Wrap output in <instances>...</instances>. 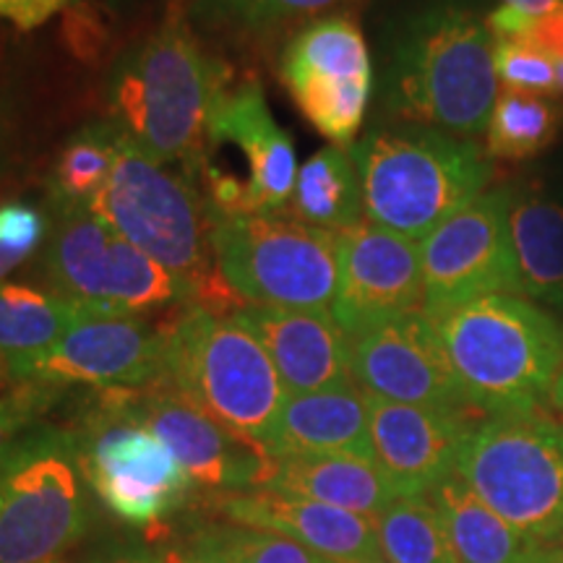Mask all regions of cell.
I'll return each instance as SVG.
<instances>
[{
    "instance_id": "obj_31",
    "label": "cell",
    "mask_w": 563,
    "mask_h": 563,
    "mask_svg": "<svg viewBox=\"0 0 563 563\" xmlns=\"http://www.w3.org/2000/svg\"><path fill=\"white\" fill-rule=\"evenodd\" d=\"M493 40H514L548 55L553 63H563V3L543 13H522L496 5L485 16Z\"/></svg>"
},
{
    "instance_id": "obj_35",
    "label": "cell",
    "mask_w": 563,
    "mask_h": 563,
    "mask_svg": "<svg viewBox=\"0 0 563 563\" xmlns=\"http://www.w3.org/2000/svg\"><path fill=\"white\" fill-rule=\"evenodd\" d=\"M47 220L30 201L0 203V282L40 249Z\"/></svg>"
},
{
    "instance_id": "obj_25",
    "label": "cell",
    "mask_w": 563,
    "mask_h": 563,
    "mask_svg": "<svg viewBox=\"0 0 563 563\" xmlns=\"http://www.w3.org/2000/svg\"><path fill=\"white\" fill-rule=\"evenodd\" d=\"M509 232L517 292L563 308V203L545 194H514Z\"/></svg>"
},
{
    "instance_id": "obj_37",
    "label": "cell",
    "mask_w": 563,
    "mask_h": 563,
    "mask_svg": "<svg viewBox=\"0 0 563 563\" xmlns=\"http://www.w3.org/2000/svg\"><path fill=\"white\" fill-rule=\"evenodd\" d=\"M70 0H0V19L21 32L45 26L58 13L68 11Z\"/></svg>"
},
{
    "instance_id": "obj_6",
    "label": "cell",
    "mask_w": 563,
    "mask_h": 563,
    "mask_svg": "<svg viewBox=\"0 0 563 563\" xmlns=\"http://www.w3.org/2000/svg\"><path fill=\"white\" fill-rule=\"evenodd\" d=\"M165 384L264 446L290 397L262 342L232 313L201 306H186L170 321Z\"/></svg>"
},
{
    "instance_id": "obj_7",
    "label": "cell",
    "mask_w": 563,
    "mask_h": 563,
    "mask_svg": "<svg viewBox=\"0 0 563 563\" xmlns=\"http://www.w3.org/2000/svg\"><path fill=\"white\" fill-rule=\"evenodd\" d=\"M456 475L498 517L538 543L563 540V422L551 415H490L464 443Z\"/></svg>"
},
{
    "instance_id": "obj_46",
    "label": "cell",
    "mask_w": 563,
    "mask_h": 563,
    "mask_svg": "<svg viewBox=\"0 0 563 563\" xmlns=\"http://www.w3.org/2000/svg\"><path fill=\"white\" fill-rule=\"evenodd\" d=\"M178 3H180V0H175V3H173V5H175V11H173V13H178Z\"/></svg>"
},
{
    "instance_id": "obj_43",
    "label": "cell",
    "mask_w": 563,
    "mask_h": 563,
    "mask_svg": "<svg viewBox=\"0 0 563 563\" xmlns=\"http://www.w3.org/2000/svg\"><path fill=\"white\" fill-rule=\"evenodd\" d=\"M11 382H13V378H11V373H9V365H5L3 357H0V391H3Z\"/></svg>"
},
{
    "instance_id": "obj_24",
    "label": "cell",
    "mask_w": 563,
    "mask_h": 563,
    "mask_svg": "<svg viewBox=\"0 0 563 563\" xmlns=\"http://www.w3.org/2000/svg\"><path fill=\"white\" fill-rule=\"evenodd\" d=\"M460 563H563L559 548L527 538L452 475L431 493Z\"/></svg>"
},
{
    "instance_id": "obj_38",
    "label": "cell",
    "mask_w": 563,
    "mask_h": 563,
    "mask_svg": "<svg viewBox=\"0 0 563 563\" xmlns=\"http://www.w3.org/2000/svg\"><path fill=\"white\" fill-rule=\"evenodd\" d=\"M131 0H70L68 11L74 13V26H84L81 37L76 40L81 45L84 40H89L91 45H97V30H100L102 19L115 16L118 11H123Z\"/></svg>"
},
{
    "instance_id": "obj_11",
    "label": "cell",
    "mask_w": 563,
    "mask_h": 563,
    "mask_svg": "<svg viewBox=\"0 0 563 563\" xmlns=\"http://www.w3.org/2000/svg\"><path fill=\"white\" fill-rule=\"evenodd\" d=\"M55 217L42 269L63 298L95 313L139 319L194 306L186 282L118 235L91 209H55Z\"/></svg>"
},
{
    "instance_id": "obj_21",
    "label": "cell",
    "mask_w": 563,
    "mask_h": 563,
    "mask_svg": "<svg viewBox=\"0 0 563 563\" xmlns=\"http://www.w3.org/2000/svg\"><path fill=\"white\" fill-rule=\"evenodd\" d=\"M238 321L262 342L287 394L352 386V340L329 311L243 306Z\"/></svg>"
},
{
    "instance_id": "obj_5",
    "label": "cell",
    "mask_w": 563,
    "mask_h": 563,
    "mask_svg": "<svg viewBox=\"0 0 563 563\" xmlns=\"http://www.w3.org/2000/svg\"><path fill=\"white\" fill-rule=\"evenodd\" d=\"M350 150L365 220L412 241L485 194L493 175L485 146L433 129L376 131Z\"/></svg>"
},
{
    "instance_id": "obj_40",
    "label": "cell",
    "mask_w": 563,
    "mask_h": 563,
    "mask_svg": "<svg viewBox=\"0 0 563 563\" xmlns=\"http://www.w3.org/2000/svg\"><path fill=\"white\" fill-rule=\"evenodd\" d=\"M559 3H563V0H498V5H506V9L522 13H543Z\"/></svg>"
},
{
    "instance_id": "obj_1",
    "label": "cell",
    "mask_w": 563,
    "mask_h": 563,
    "mask_svg": "<svg viewBox=\"0 0 563 563\" xmlns=\"http://www.w3.org/2000/svg\"><path fill=\"white\" fill-rule=\"evenodd\" d=\"M473 410L538 412L563 376V329L522 295L426 311Z\"/></svg>"
},
{
    "instance_id": "obj_2",
    "label": "cell",
    "mask_w": 563,
    "mask_h": 563,
    "mask_svg": "<svg viewBox=\"0 0 563 563\" xmlns=\"http://www.w3.org/2000/svg\"><path fill=\"white\" fill-rule=\"evenodd\" d=\"M228 68L196 42L186 16L170 13L152 37L118 58L108 84L110 123L165 165L191 170Z\"/></svg>"
},
{
    "instance_id": "obj_17",
    "label": "cell",
    "mask_w": 563,
    "mask_h": 563,
    "mask_svg": "<svg viewBox=\"0 0 563 563\" xmlns=\"http://www.w3.org/2000/svg\"><path fill=\"white\" fill-rule=\"evenodd\" d=\"M336 262L340 279L332 316L350 340L399 316L422 311L420 241L363 220L336 232Z\"/></svg>"
},
{
    "instance_id": "obj_3",
    "label": "cell",
    "mask_w": 563,
    "mask_h": 563,
    "mask_svg": "<svg viewBox=\"0 0 563 563\" xmlns=\"http://www.w3.org/2000/svg\"><path fill=\"white\" fill-rule=\"evenodd\" d=\"M89 209L186 282L194 306L217 313L230 306L232 311L243 308L217 269L209 201L188 170L154 159L121 133L110 178Z\"/></svg>"
},
{
    "instance_id": "obj_9",
    "label": "cell",
    "mask_w": 563,
    "mask_h": 563,
    "mask_svg": "<svg viewBox=\"0 0 563 563\" xmlns=\"http://www.w3.org/2000/svg\"><path fill=\"white\" fill-rule=\"evenodd\" d=\"M188 173L207 196L211 214H279L287 207L298 157L256 81L222 89Z\"/></svg>"
},
{
    "instance_id": "obj_14",
    "label": "cell",
    "mask_w": 563,
    "mask_h": 563,
    "mask_svg": "<svg viewBox=\"0 0 563 563\" xmlns=\"http://www.w3.org/2000/svg\"><path fill=\"white\" fill-rule=\"evenodd\" d=\"M170 323L139 316L84 313L58 342L37 355L5 361L13 382L95 389H141L165 382Z\"/></svg>"
},
{
    "instance_id": "obj_36",
    "label": "cell",
    "mask_w": 563,
    "mask_h": 563,
    "mask_svg": "<svg viewBox=\"0 0 563 563\" xmlns=\"http://www.w3.org/2000/svg\"><path fill=\"white\" fill-rule=\"evenodd\" d=\"M162 540V563H235L217 538L214 525L194 527L188 532L165 530L157 534Z\"/></svg>"
},
{
    "instance_id": "obj_45",
    "label": "cell",
    "mask_w": 563,
    "mask_h": 563,
    "mask_svg": "<svg viewBox=\"0 0 563 563\" xmlns=\"http://www.w3.org/2000/svg\"><path fill=\"white\" fill-rule=\"evenodd\" d=\"M559 553H561V561H563V540L559 543Z\"/></svg>"
},
{
    "instance_id": "obj_19",
    "label": "cell",
    "mask_w": 563,
    "mask_h": 563,
    "mask_svg": "<svg viewBox=\"0 0 563 563\" xmlns=\"http://www.w3.org/2000/svg\"><path fill=\"white\" fill-rule=\"evenodd\" d=\"M373 462L399 498L431 496L456 475L462 449L477 422L470 412L399 405L368 394Z\"/></svg>"
},
{
    "instance_id": "obj_30",
    "label": "cell",
    "mask_w": 563,
    "mask_h": 563,
    "mask_svg": "<svg viewBox=\"0 0 563 563\" xmlns=\"http://www.w3.org/2000/svg\"><path fill=\"white\" fill-rule=\"evenodd\" d=\"M373 525L386 563H460L431 496L397 498Z\"/></svg>"
},
{
    "instance_id": "obj_39",
    "label": "cell",
    "mask_w": 563,
    "mask_h": 563,
    "mask_svg": "<svg viewBox=\"0 0 563 563\" xmlns=\"http://www.w3.org/2000/svg\"><path fill=\"white\" fill-rule=\"evenodd\" d=\"M95 563H162L157 551H150V548L141 545H118L100 555Z\"/></svg>"
},
{
    "instance_id": "obj_26",
    "label": "cell",
    "mask_w": 563,
    "mask_h": 563,
    "mask_svg": "<svg viewBox=\"0 0 563 563\" xmlns=\"http://www.w3.org/2000/svg\"><path fill=\"white\" fill-rule=\"evenodd\" d=\"M279 214L327 232L361 224L365 220L363 183L352 150L332 144L302 162L290 201Z\"/></svg>"
},
{
    "instance_id": "obj_33",
    "label": "cell",
    "mask_w": 563,
    "mask_h": 563,
    "mask_svg": "<svg viewBox=\"0 0 563 563\" xmlns=\"http://www.w3.org/2000/svg\"><path fill=\"white\" fill-rule=\"evenodd\" d=\"M63 391L66 389L34 382H11L0 391V456L37 426L42 415L53 410Z\"/></svg>"
},
{
    "instance_id": "obj_28",
    "label": "cell",
    "mask_w": 563,
    "mask_h": 563,
    "mask_svg": "<svg viewBox=\"0 0 563 563\" xmlns=\"http://www.w3.org/2000/svg\"><path fill=\"white\" fill-rule=\"evenodd\" d=\"M87 308L55 290L0 282V357L37 355L66 334Z\"/></svg>"
},
{
    "instance_id": "obj_42",
    "label": "cell",
    "mask_w": 563,
    "mask_h": 563,
    "mask_svg": "<svg viewBox=\"0 0 563 563\" xmlns=\"http://www.w3.org/2000/svg\"><path fill=\"white\" fill-rule=\"evenodd\" d=\"M551 407H555V410H559V415H561V422H563V376L559 378V384H555V389H553Z\"/></svg>"
},
{
    "instance_id": "obj_18",
    "label": "cell",
    "mask_w": 563,
    "mask_h": 563,
    "mask_svg": "<svg viewBox=\"0 0 563 563\" xmlns=\"http://www.w3.org/2000/svg\"><path fill=\"white\" fill-rule=\"evenodd\" d=\"M352 382L389 402L473 410L426 311L399 316L352 336Z\"/></svg>"
},
{
    "instance_id": "obj_15",
    "label": "cell",
    "mask_w": 563,
    "mask_h": 563,
    "mask_svg": "<svg viewBox=\"0 0 563 563\" xmlns=\"http://www.w3.org/2000/svg\"><path fill=\"white\" fill-rule=\"evenodd\" d=\"M509 209V188L485 191L422 238V311H443L485 295H519Z\"/></svg>"
},
{
    "instance_id": "obj_23",
    "label": "cell",
    "mask_w": 563,
    "mask_h": 563,
    "mask_svg": "<svg viewBox=\"0 0 563 563\" xmlns=\"http://www.w3.org/2000/svg\"><path fill=\"white\" fill-rule=\"evenodd\" d=\"M262 488L368 519H376L399 498L382 467L361 456H274V470Z\"/></svg>"
},
{
    "instance_id": "obj_29",
    "label": "cell",
    "mask_w": 563,
    "mask_h": 563,
    "mask_svg": "<svg viewBox=\"0 0 563 563\" xmlns=\"http://www.w3.org/2000/svg\"><path fill=\"white\" fill-rule=\"evenodd\" d=\"M118 136L121 131L110 121H102L84 125L66 141L51 175L53 209H89L115 165Z\"/></svg>"
},
{
    "instance_id": "obj_16",
    "label": "cell",
    "mask_w": 563,
    "mask_h": 563,
    "mask_svg": "<svg viewBox=\"0 0 563 563\" xmlns=\"http://www.w3.org/2000/svg\"><path fill=\"white\" fill-rule=\"evenodd\" d=\"M123 412L144 422L170 446L194 485L203 493L262 488L274 470V456L264 443L230 431L209 418L170 384L141 389H104Z\"/></svg>"
},
{
    "instance_id": "obj_4",
    "label": "cell",
    "mask_w": 563,
    "mask_h": 563,
    "mask_svg": "<svg viewBox=\"0 0 563 563\" xmlns=\"http://www.w3.org/2000/svg\"><path fill=\"white\" fill-rule=\"evenodd\" d=\"M498 91L485 19L441 3L402 26L386 74V100L399 118L470 139L488 129Z\"/></svg>"
},
{
    "instance_id": "obj_22",
    "label": "cell",
    "mask_w": 563,
    "mask_h": 563,
    "mask_svg": "<svg viewBox=\"0 0 563 563\" xmlns=\"http://www.w3.org/2000/svg\"><path fill=\"white\" fill-rule=\"evenodd\" d=\"M272 456H361L373 460L368 394L342 389L290 394L274 428Z\"/></svg>"
},
{
    "instance_id": "obj_13",
    "label": "cell",
    "mask_w": 563,
    "mask_h": 563,
    "mask_svg": "<svg viewBox=\"0 0 563 563\" xmlns=\"http://www.w3.org/2000/svg\"><path fill=\"white\" fill-rule=\"evenodd\" d=\"M279 79L323 139L336 146L357 139L371 102L373 63L355 19L329 13L308 21L282 51Z\"/></svg>"
},
{
    "instance_id": "obj_8",
    "label": "cell",
    "mask_w": 563,
    "mask_h": 563,
    "mask_svg": "<svg viewBox=\"0 0 563 563\" xmlns=\"http://www.w3.org/2000/svg\"><path fill=\"white\" fill-rule=\"evenodd\" d=\"M211 253L243 306L332 313L336 232L282 214H211Z\"/></svg>"
},
{
    "instance_id": "obj_27",
    "label": "cell",
    "mask_w": 563,
    "mask_h": 563,
    "mask_svg": "<svg viewBox=\"0 0 563 563\" xmlns=\"http://www.w3.org/2000/svg\"><path fill=\"white\" fill-rule=\"evenodd\" d=\"M563 129L559 95L501 87L485 129V154L490 159L525 162L555 144Z\"/></svg>"
},
{
    "instance_id": "obj_34",
    "label": "cell",
    "mask_w": 563,
    "mask_h": 563,
    "mask_svg": "<svg viewBox=\"0 0 563 563\" xmlns=\"http://www.w3.org/2000/svg\"><path fill=\"white\" fill-rule=\"evenodd\" d=\"M493 66L506 89L559 95L555 63L530 45L514 40H493Z\"/></svg>"
},
{
    "instance_id": "obj_20",
    "label": "cell",
    "mask_w": 563,
    "mask_h": 563,
    "mask_svg": "<svg viewBox=\"0 0 563 563\" xmlns=\"http://www.w3.org/2000/svg\"><path fill=\"white\" fill-rule=\"evenodd\" d=\"M222 522L282 534L336 563H382L384 553L373 519L336 506L253 488L203 493L196 504Z\"/></svg>"
},
{
    "instance_id": "obj_10",
    "label": "cell",
    "mask_w": 563,
    "mask_h": 563,
    "mask_svg": "<svg viewBox=\"0 0 563 563\" xmlns=\"http://www.w3.org/2000/svg\"><path fill=\"white\" fill-rule=\"evenodd\" d=\"M87 522L76 435L37 422L0 456V563H53Z\"/></svg>"
},
{
    "instance_id": "obj_41",
    "label": "cell",
    "mask_w": 563,
    "mask_h": 563,
    "mask_svg": "<svg viewBox=\"0 0 563 563\" xmlns=\"http://www.w3.org/2000/svg\"><path fill=\"white\" fill-rule=\"evenodd\" d=\"M5 139H9V104H5L3 95H0V162H3Z\"/></svg>"
},
{
    "instance_id": "obj_12",
    "label": "cell",
    "mask_w": 563,
    "mask_h": 563,
    "mask_svg": "<svg viewBox=\"0 0 563 563\" xmlns=\"http://www.w3.org/2000/svg\"><path fill=\"white\" fill-rule=\"evenodd\" d=\"M97 394L84 428L74 431L81 477L121 522L157 538L191 498V477L159 435L123 412L108 391Z\"/></svg>"
},
{
    "instance_id": "obj_44",
    "label": "cell",
    "mask_w": 563,
    "mask_h": 563,
    "mask_svg": "<svg viewBox=\"0 0 563 563\" xmlns=\"http://www.w3.org/2000/svg\"><path fill=\"white\" fill-rule=\"evenodd\" d=\"M555 79H559V97H563V63H555Z\"/></svg>"
},
{
    "instance_id": "obj_32",
    "label": "cell",
    "mask_w": 563,
    "mask_h": 563,
    "mask_svg": "<svg viewBox=\"0 0 563 563\" xmlns=\"http://www.w3.org/2000/svg\"><path fill=\"white\" fill-rule=\"evenodd\" d=\"M217 538L235 563H332L311 548L282 538V534L251 530L238 525H214Z\"/></svg>"
},
{
    "instance_id": "obj_47",
    "label": "cell",
    "mask_w": 563,
    "mask_h": 563,
    "mask_svg": "<svg viewBox=\"0 0 563 563\" xmlns=\"http://www.w3.org/2000/svg\"><path fill=\"white\" fill-rule=\"evenodd\" d=\"M332 563H336V561H332ZM382 563H386V561H382Z\"/></svg>"
}]
</instances>
